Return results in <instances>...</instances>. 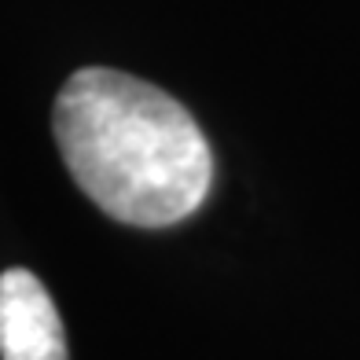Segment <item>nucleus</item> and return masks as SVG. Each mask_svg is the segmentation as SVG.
<instances>
[{"label":"nucleus","mask_w":360,"mask_h":360,"mask_svg":"<svg viewBox=\"0 0 360 360\" xmlns=\"http://www.w3.org/2000/svg\"><path fill=\"white\" fill-rule=\"evenodd\" d=\"M52 129L74 184L107 217L169 228L202 206L214 155L173 96L122 70L85 67L56 96Z\"/></svg>","instance_id":"1"},{"label":"nucleus","mask_w":360,"mask_h":360,"mask_svg":"<svg viewBox=\"0 0 360 360\" xmlns=\"http://www.w3.org/2000/svg\"><path fill=\"white\" fill-rule=\"evenodd\" d=\"M0 360H67L59 309L26 269L0 276Z\"/></svg>","instance_id":"2"}]
</instances>
